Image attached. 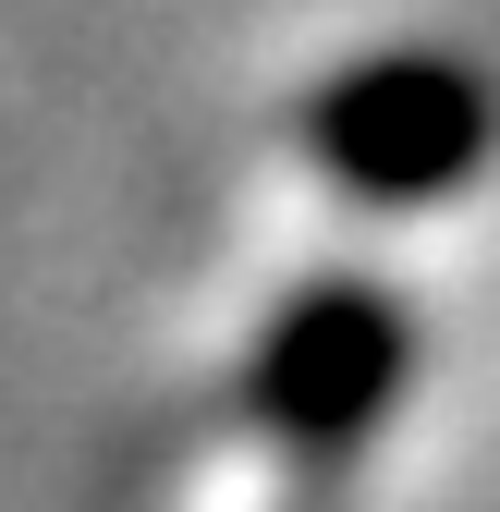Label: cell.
Returning a JSON list of instances; mask_svg holds the SVG:
<instances>
[{
  "label": "cell",
  "mask_w": 500,
  "mask_h": 512,
  "mask_svg": "<svg viewBox=\"0 0 500 512\" xmlns=\"http://www.w3.org/2000/svg\"><path fill=\"white\" fill-rule=\"evenodd\" d=\"M293 147L318 183H342L354 208H440L500 159V86L476 74L464 49H366L342 74L305 86L293 110Z\"/></svg>",
  "instance_id": "1"
},
{
  "label": "cell",
  "mask_w": 500,
  "mask_h": 512,
  "mask_svg": "<svg viewBox=\"0 0 500 512\" xmlns=\"http://www.w3.org/2000/svg\"><path fill=\"white\" fill-rule=\"evenodd\" d=\"M403 378H415V305L391 281L318 269V281H293L269 305L257 354H244V415H257V439L330 464V452H354V439L391 427Z\"/></svg>",
  "instance_id": "2"
}]
</instances>
